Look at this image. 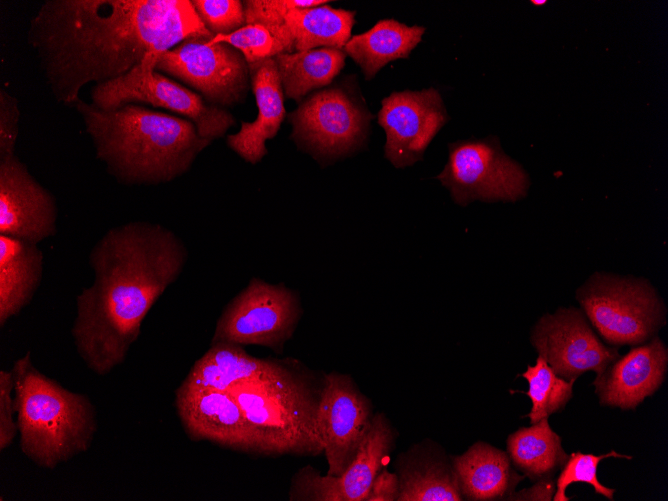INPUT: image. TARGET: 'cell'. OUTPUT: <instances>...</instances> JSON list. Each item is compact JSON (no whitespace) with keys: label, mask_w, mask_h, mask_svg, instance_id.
Here are the masks:
<instances>
[{"label":"cell","mask_w":668,"mask_h":501,"mask_svg":"<svg viewBox=\"0 0 668 501\" xmlns=\"http://www.w3.org/2000/svg\"><path fill=\"white\" fill-rule=\"evenodd\" d=\"M190 37L213 35L189 0H46L28 29L47 85L64 104H75L84 85L119 78Z\"/></svg>","instance_id":"1"},{"label":"cell","mask_w":668,"mask_h":501,"mask_svg":"<svg viewBox=\"0 0 668 501\" xmlns=\"http://www.w3.org/2000/svg\"><path fill=\"white\" fill-rule=\"evenodd\" d=\"M188 251L159 224L132 221L109 229L89 256L93 283L76 298L71 334L97 375L124 362L153 304L182 272Z\"/></svg>","instance_id":"2"},{"label":"cell","mask_w":668,"mask_h":501,"mask_svg":"<svg viewBox=\"0 0 668 501\" xmlns=\"http://www.w3.org/2000/svg\"><path fill=\"white\" fill-rule=\"evenodd\" d=\"M75 107L96 156L124 184H158L189 170L211 141L189 119L133 103L112 110L79 99Z\"/></svg>","instance_id":"3"},{"label":"cell","mask_w":668,"mask_h":501,"mask_svg":"<svg viewBox=\"0 0 668 501\" xmlns=\"http://www.w3.org/2000/svg\"><path fill=\"white\" fill-rule=\"evenodd\" d=\"M11 371L22 453L39 467L53 469L86 452L97 430L88 396L42 374L30 352L16 360Z\"/></svg>","instance_id":"4"},{"label":"cell","mask_w":668,"mask_h":501,"mask_svg":"<svg viewBox=\"0 0 668 501\" xmlns=\"http://www.w3.org/2000/svg\"><path fill=\"white\" fill-rule=\"evenodd\" d=\"M323 380L296 361L278 375L232 387L245 417L256 430L263 454L316 456L323 453L318 408Z\"/></svg>","instance_id":"5"},{"label":"cell","mask_w":668,"mask_h":501,"mask_svg":"<svg viewBox=\"0 0 668 501\" xmlns=\"http://www.w3.org/2000/svg\"><path fill=\"white\" fill-rule=\"evenodd\" d=\"M584 314L613 346L639 345L665 323V306L645 279L596 273L577 291Z\"/></svg>","instance_id":"6"},{"label":"cell","mask_w":668,"mask_h":501,"mask_svg":"<svg viewBox=\"0 0 668 501\" xmlns=\"http://www.w3.org/2000/svg\"><path fill=\"white\" fill-rule=\"evenodd\" d=\"M160 55L149 53L125 75L96 84L91 91L92 104L112 110L135 102L148 103L187 117L196 126L198 134L211 142L224 135L234 125L233 116L155 71Z\"/></svg>","instance_id":"7"},{"label":"cell","mask_w":668,"mask_h":501,"mask_svg":"<svg viewBox=\"0 0 668 501\" xmlns=\"http://www.w3.org/2000/svg\"><path fill=\"white\" fill-rule=\"evenodd\" d=\"M302 308L296 292L284 284L252 278L219 317L213 343L260 345L281 352L292 337Z\"/></svg>","instance_id":"8"},{"label":"cell","mask_w":668,"mask_h":501,"mask_svg":"<svg viewBox=\"0 0 668 501\" xmlns=\"http://www.w3.org/2000/svg\"><path fill=\"white\" fill-rule=\"evenodd\" d=\"M437 178L463 206L477 199L515 202L529 187L527 173L503 152L497 139L449 144L448 161Z\"/></svg>","instance_id":"9"},{"label":"cell","mask_w":668,"mask_h":501,"mask_svg":"<svg viewBox=\"0 0 668 501\" xmlns=\"http://www.w3.org/2000/svg\"><path fill=\"white\" fill-rule=\"evenodd\" d=\"M289 119L300 147L317 159H335L361 146L371 115L348 91L332 87L305 99Z\"/></svg>","instance_id":"10"},{"label":"cell","mask_w":668,"mask_h":501,"mask_svg":"<svg viewBox=\"0 0 668 501\" xmlns=\"http://www.w3.org/2000/svg\"><path fill=\"white\" fill-rule=\"evenodd\" d=\"M211 38L190 37L163 52L155 71L167 73L200 92L215 106L244 99L249 67L243 55L226 43L208 44Z\"/></svg>","instance_id":"11"},{"label":"cell","mask_w":668,"mask_h":501,"mask_svg":"<svg viewBox=\"0 0 668 501\" xmlns=\"http://www.w3.org/2000/svg\"><path fill=\"white\" fill-rule=\"evenodd\" d=\"M371 401L346 374L324 376L318 408V428L328 475L339 476L351 464L373 422Z\"/></svg>","instance_id":"12"},{"label":"cell","mask_w":668,"mask_h":501,"mask_svg":"<svg viewBox=\"0 0 668 501\" xmlns=\"http://www.w3.org/2000/svg\"><path fill=\"white\" fill-rule=\"evenodd\" d=\"M395 439L396 431L385 414L375 413L369 433L346 470L332 476L321 475L312 466L301 468L293 476L289 500L365 501L391 455Z\"/></svg>","instance_id":"13"},{"label":"cell","mask_w":668,"mask_h":501,"mask_svg":"<svg viewBox=\"0 0 668 501\" xmlns=\"http://www.w3.org/2000/svg\"><path fill=\"white\" fill-rule=\"evenodd\" d=\"M531 342L552 370L566 380L587 371L596 376L616 358L617 347H607L576 308H559L542 316L533 328Z\"/></svg>","instance_id":"14"},{"label":"cell","mask_w":668,"mask_h":501,"mask_svg":"<svg viewBox=\"0 0 668 501\" xmlns=\"http://www.w3.org/2000/svg\"><path fill=\"white\" fill-rule=\"evenodd\" d=\"M448 117L439 92H393L382 100L379 125L385 130V157L397 168L414 164Z\"/></svg>","instance_id":"15"},{"label":"cell","mask_w":668,"mask_h":501,"mask_svg":"<svg viewBox=\"0 0 668 501\" xmlns=\"http://www.w3.org/2000/svg\"><path fill=\"white\" fill-rule=\"evenodd\" d=\"M175 406L181 423L193 440H208L233 450L261 453L256 430L229 391L180 385Z\"/></svg>","instance_id":"16"},{"label":"cell","mask_w":668,"mask_h":501,"mask_svg":"<svg viewBox=\"0 0 668 501\" xmlns=\"http://www.w3.org/2000/svg\"><path fill=\"white\" fill-rule=\"evenodd\" d=\"M56 219L53 195L15 154L0 158V235L38 244L56 233Z\"/></svg>","instance_id":"17"},{"label":"cell","mask_w":668,"mask_h":501,"mask_svg":"<svg viewBox=\"0 0 668 501\" xmlns=\"http://www.w3.org/2000/svg\"><path fill=\"white\" fill-rule=\"evenodd\" d=\"M667 365L668 350L658 336L639 344L596 376L593 385L599 403L623 410L635 409L662 385Z\"/></svg>","instance_id":"18"},{"label":"cell","mask_w":668,"mask_h":501,"mask_svg":"<svg viewBox=\"0 0 668 501\" xmlns=\"http://www.w3.org/2000/svg\"><path fill=\"white\" fill-rule=\"evenodd\" d=\"M397 501H461L451 456L437 442L425 439L401 452L395 461Z\"/></svg>","instance_id":"19"},{"label":"cell","mask_w":668,"mask_h":501,"mask_svg":"<svg viewBox=\"0 0 668 501\" xmlns=\"http://www.w3.org/2000/svg\"><path fill=\"white\" fill-rule=\"evenodd\" d=\"M258 107L253 122H242L227 144L245 161L256 164L267 154L266 140L273 138L285 117L283 88L273 57L248 65Z\"/></svg>","instance_id":"20"},{"label":"cell","mask_w":668,"mask_h":501,"mask_svg":"<svg viewBox=\"0 0 668 501\" xmlns=\"http://www.w3.org/2000/svg\"><path fill=\"white\" fill-rule=\"evenodd\" d=\"M288 364V360L256 358L238 344L217 342L194 363L182 385L229 391L242 383L274 377Z\"/></svg>","instance_id":"21"},{"label":"cell","mask_w":668,"mask_h":501,"mask_svg":"<svg viewBox=\"0 0 668 501\" xmlns=\"http://www.w3.org/2000/svg\"><path fill=\"white\" fill-rule=\"evenodd\" d=\"M451 461L464 500H506L525 478L512 468L507 452L487 442H475Z\"/></svg>","instance_id":"22"},{"label":"cell","mask_w":668,"mask_h":501,"mask_svg":"<svg viewBox=\"0 0 668 501\" xmlns=\"http://www.w3.org/2000/svg\"><path fill=\"white\" fill-rule=\"evenodd\" d=\"M43 271L38 244L0 235V325L16 316L33 298Z\"/></svg>","instance_id":"23"},{"label":"cell","mask_w":668,"mask_h":501,"mask_svg":"<svg viewBox=\"0 0 668 501\" xmlns=\"http://www.w3.org/2000/svg\"><path fill=\"white\" fill-rule=\"evenodd\" d=\"M425 28L407 26L393 19L378 21L370 30L349 39L343 50L373 78L387 63L407 58L422 39Z\"/></svg>","instance_id":"24"},{"label":"cell","mask_w":668,"mask_h":501,"mask_svg":"<svg viewBox=\"0 0 668 501\" xmlns=\"http://www.w3.org/2000/svg\"><path fill=\"white\" fill-rule=\"evenodd\" d=\"M507 454L513 465L531 481L552 477L569 457L548 418L511 433L507 438Z\"/></svg>","instance_id":"25"},{"label":"cell","mask_w":668,"mask_h":501,"mask_svg":"<svg viewBox=\"0 0 668 501\" xmlns=\"http://www.w3.org/2000/svg\"><path fill=\"white\" fill-rule=\"evenodd\" d=\"M273 58L283 92L299 101L310 91L332 82L344 67L346 53L343 49L322 47L280 53Z\"/></svg>","instance_id":"26"},{"label":"cell","mask_w":668,"mask_h":501,"mask_svg":"<svg viewBox=\"0 0 668 501\" xmlns=\"http://www.w3.org/2000/svg\"><path fill=\"white\" fill-rule=\"evenodd\" d=\"M354 16V11L335 9L326 4L289 11L285 22L294 51L322 47L343 49L351 38Z\"/></svg>","instance_id":"27"},{"label":"cell","mask_w":668,"mask_h":501,"mask_svg":"<svg viewBox=\"0 0 668 501\" xmlns=\"http://www.w3.org/2000/svg\"><path fill=\"white\" fill-rule=\"evenodd\" d=\"M521 376L529 385L526 395L532 407L527 417L531 424L563 410L573 395L575 381L558 376L541 356Z\"/></svg>","instance_id":"28"},{"label":"cell","mask_w":668,"mask_h":501,"mask_svg":"<svg viewBox=\"0 0 668 501\" xmlns=\"http://www.w3.org/2000/svg\"><path fill=\"white\" fill-rule=\"evenodd\" d=\"M324 0H247L243 2L246 24H258L266 28L281 44L284 53H292L294 44L286 26L289 11L324 5Z\"/></svg>","instance_id":"29"},{"label":"cell","mask_w":668,"mask_h":501,"mask_svg":"<svg viewBox=\"0 0 668 501\" xmlns=\"http://www.w3.org/2000/svg\"><path fill=\"white\" fill-rule=\"evenodd\" d=\"M609 457L624 458L628 460L632 459V456L619 454L614 450L603 455L584 454L582 452H574L570 454L557 478L553 500H570L571 498L566 495V489L569 485L577 482H585L593 486L596 494L603 495L609 500H613L615 489L603 486L597 477L598 464L603 459Z\"/></svg>","instance_id":"30"},{"label":"cell","mask_w":668,"mask_h":501,"mask_svg":"<svg viewBox=\"0 0 668 501\" xmlns=\"http://www.w3.org/2000/svg\"><path fill=\"white\" fill-rule=\"evenodd\" d=\"M207 43L229 44L243 55L248 65L284 53L281 44L266 28L258 24H246L230 34L215 35Z\"/></svg>","instance_id":"31"},{"label":"cell","mask_w":668,"mask_h":501,"mask_svg":"<svg viewBox=\"0 0 668 501\" xmlns=\"http://www.w3.org/2000/svg\"><path fill=\"white\" fill-rule=\"evenodd\" d=\"M203 24L213 36L230 34L246 25L244 6L238 0L191 1Z\"/></svg>","instance_id":"32"},{"label":"cell","mask_w":668,"mask_h":501,"mask_svg":"<svg viewBox=\"0 0 668 501\" xmlns=\"http://www.w3.org/2000/svg\"><path fill=\"white\" fill-rule=\"evenodd\" d=\"M14 378L12 371H0V450L8 448L18 431L14 396Z\"/></svg>","instance_id":"33"},{"label":"cell","mask_w":668,"mask_h":501,"mask_svg":"<svg viewBox=\"0 0 668 501\" xmlns=\"http://www.w3.org/2000/svg\"><path fill=\"white\" fill-rule=\"evenodd\" d=\"M20 112L17 100L8 92L0 91V158L15 154Z\"/></svg>","instance_id":"34"},{"label":"cell","mask_w":668,"mask_h":501,"mask_svg":"<svg viewBox=\"0 0 668 501\" xmlns=\"http://www.w3.org/2000/svg\"><path fill=\"white\" fill-rule=\"evenodd\" d=\"M398 496V476L384 468L376 475L365 501H395Z\"/></svg>","instance_id":"35"},{"label":"cell","mask_w":668,"mask_h":501,"mask_svg":"<svg viewBox=\"0 0 668 501\" xmlns=\"http://www.w3.org/2000/svg\"><path fill=\"white\" fill-rule=\"evenodd\" d=\"M556 483L552 477L542 478L531 487L514 491L506 500H542L551 501L555 494Z\"/></svg>","instance_id":"36"},{"label":"cell","mask_w":668,"mask_h":501,"mask_svg":"<svg viewBox=\"0 0 668 501\" xmlns=\"http://www.w3.org/2000/svg\"><path fill=\"white\" fill-rule=\"evenodd\" d=\"M532 3H533L534 5H543V4L546 3V1L533 0Z\"/></svg>","instance_id":"37"}]
</instances>
